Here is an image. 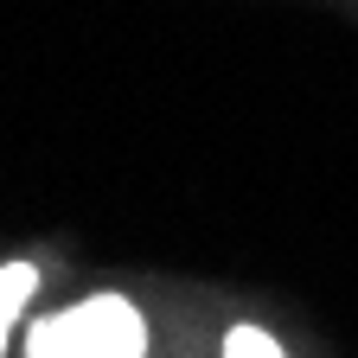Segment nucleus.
Instances as JSON below:
<instances>
[{
	"instance_id": "obj_1",
	"label": "nucleus",
	"mask_w": 358,
	"mask_h": 358,
	"mask_svg": "<svg viewBox=\"0 0 358 358\" xmlns=\"http://www.w3.org/2000/svg\"><path fill=\"white\" fill-rule=\"evenodd\" d=\"M26 358H148V320L128 294H90L45 313L26 333Z\"/></svg>"
},
{
	"instance_id": "obj_2",
	"label": "nucleus",
	"mask_w": 358,
	"mask_h": 358,
	"mask_svg": "<svg viewBox=\"0 0 358 358\" xmlns=\"http://www.w3.org/2000/svg\"><path fill=\"white\" fill-rule=\"evenodd\" d=\"M32 288H38V268L32 262H0V352H7V333L20 320V307L32 301Z\"/></svg>"
},
{
	"instance_id": "obj_3",
	"label": "nucleus",
	"mask_w": 358,
	"mask_h": 358,
	"mask_svg": "<svg viewBox=\"0 0 358 358\" xmlns=\"http://www.w3.org/2000/svg\"><path fill=\"white\" fill-rule=\"evenodd\" d=\"M224 358H288V352L262 327H231V333H224Z\"/></svg>"
}]
</instances>
